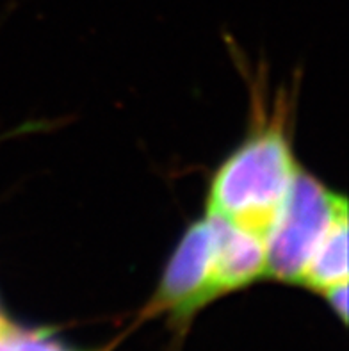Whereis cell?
Wrapping results in <instances>:
<instances>
[{
  "instance_id": "2",
  "label": "cell",
  "mask_w": 349,
  "mask_h": 351,
  "mask_svg": "<svg viewBox=\"0 0 349 351\" xmlns=\"http://www.w3.org/2000/svg\"><path fill=\"white\" fill-rule=\"evenodd\" d=\"M342 214H348L344 198L298 169L278 218L265 237V275L300 284L312 254Z\"/></svg>"
},
{
  "instance_id": "7",
  "label": "cell",
  "mask_w": 349,
  "mask_h": 351,
  "mask_svg": "<svg viewBox=\"0 0 349 351\" xmlns=\"http://www.w3.org/2000/svg\"><path fill=\"white\" fill-rule=\"evenodd\" d=\"M323 293L337 316L346 323L348 319V282H339V284L324 289Z\"/></svg>"
},
{
  "instance_id": "1",
  "label": "cell",
  "mask_w": 349,
  "mask_h": 351,
  "mask_svg": "<svg viewBox=\"0 0 349 351\" xmlns=\"http://www.w3.org/2000/svg\"><path fill=\"white\" fill-rule=\"evenodd\" d=\"M298 169L280 127L256 130L217 168L208 187V216L252 232L265 243Z\"/></svg>"
},
{
  "instance_id": "3",
  "label": "cell",
  "mask_w": 349,
  "mask_h": 351,
  "mask_svg": "<svg viewBox=\"0 0 349 351\" xmlns=\"http://www.w3.org/2000/svg\"><path fill=\"white\" fill-rule=\"evenodd\" d=\"M214 219L207 218L187 228L173 252L155 294L154 311H171L175 317H187L217 298L214 291Z\"/></svg>"
},
{
  "instance_id": "4",
  "label": "cell",
  "mask_w": 349,
  "mask_h": 351,
  "mask_svg": "<svg viewBox=\"0 0 349 351\" xmlns=\"http://www.w3.org/2000/svg\"><path fill=\"white\" fill-rule=\"evenodd\" d=\"M214 291L216 296L246 287L265 276V243L252 232L214 218Z\"/></svg>"
},
{
  "instance_id": "6",
  "label": "cell",
  "mask_w": 349,
  "mask_h": 351,
  "mask_svg": "<svg viewBox=\"0 0 349 351\" xmlns=\"http://www.w3.org/2000/svg\"><path fill=\"white\" fill-rule=\"evenodd\" d=\"M14 341L18 351H73L56 341L49 332H41V330L14 328Z\"/></svg>"
},
{
  "instance_id": "8",
  "label": "cell",
  "mask_w": 349,
  "mask_h": 351,
  "mask_svg": "<svg viewBox=\"0 0 349 351\" xmlns=\"http://www.w3.org/2000/svg\"><path fill=\"white\" fill-rule=\"evenodd\" d=\"M0 351H18L16 341H14V328L11 325L0 334Z\"/></svg>"
},
{
  "instance_id": "5",
  "label": "cell",
  "mask_w": 349,
  "mask_h": 351,
  "mask_svg": "<svg viewBox=\"0 0 349 351\" xmlns=\"http://www.w3.org/2000/svg\"><path fill=\"white\" fill-rule=\"evenodd\" d=\"M348 282V214L337 218L310 257L300 284L321 291Z\"/></svg>"
}]
</instances>
